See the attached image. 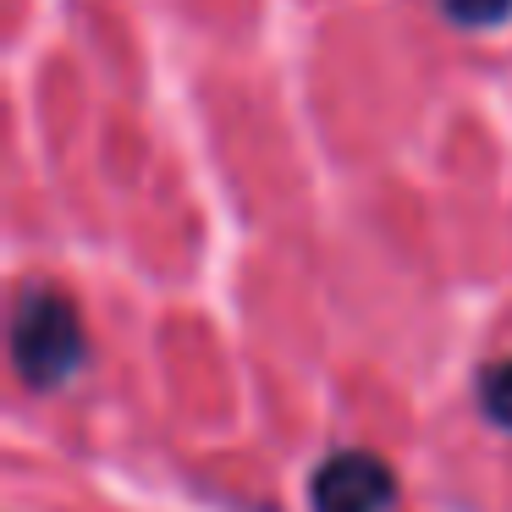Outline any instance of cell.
I'll return each mask as SVG.
<instances>
[{"label":"cell","instance_id":"cell-1","mask_svg":"<svg viewBox=\"0 0 512 512\" xmlns=\"http://www.w3.org/2000/svg\"><path fill=\"white\" fill-rule=\"evenodd\" d=\"M83 320L78 303L61 287H28L12 309V364L23 375V386L56 391L78 375L83 364Z\"/></svg>","mask_w":512,"mask_h":512},{"label":"cell","instance_id":"cell-4","mask_svg":"<svg viewBox=\"0 0 512 512\" xmlns=\"http://www.w3.org/2000/svg\"><path fill=\"white\" fill-rule=\"evenodd\" d=\"M441 17L457 28H501L512 17V0H441Z\"/></svg>","mask_w":512,"mask_h":512},{"label":"cell","instance_id":"cell-2","mask_svg":"<svg viewBox=\"0 0 512 512\" xmlns=\"http://www.w3.org/2000/svg\"><path fill=\"white\" fill-rule=\"evenodd\" d=\"M397 501V474L375 452H331L309 479L314 512H386Z\"/></svg>","mask_w":512,"mask_h":512},{"label":"cell","instance_id":"cell-3","mask_svg":"<svg viewBox=\"0 0 512 512\" xmlns=\"http://www.w3.org/2000/svg\"><path fill=\"white\" fill-rule=\"evenodd\" d=\"M479 408L496 430L512 435V358H496V364L479 375Z\"/></svg>","mask_w":512,"mask_h":512}]
</instances>
